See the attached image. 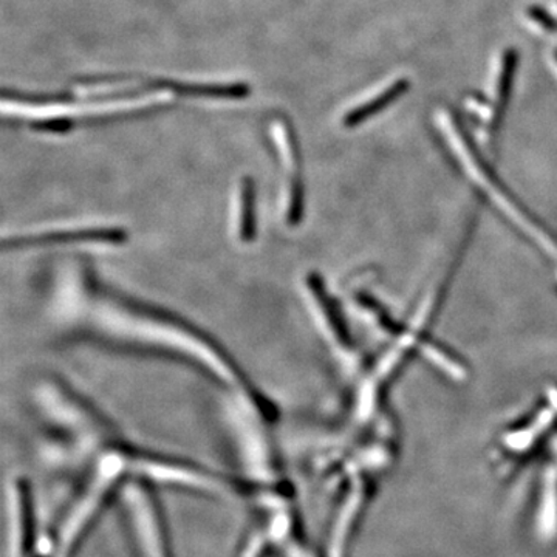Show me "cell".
Returning <instances> with one entry per match:
<instances>
[{
    "label": "cell",
    "instance_id": "2",
    "mask_svg": "<svg viewBox=\"0 0 557 557\" xmlns=\"http://www.w3.org/2000/svg\"><path fill=\"white\" fill-rule=\"evenodd\" d=\"M126 230L119 226H65V228H51L35 231V233L17 234L5 248H35L49 247V245L72 244H123L126 242Z\"/></svg>",
    "mask_w": 557,
    "mask_h": 557
},
{
    "label": "cell",
    "instance_id": "3",
    "mask_svg": "<svg viewBox=\"0 0 557 557\" xmlns=\"http://www.w3.org/2000/svg\"><path fill=\"white\" fill-rule=\"evenodd\" d=\"M531 534L541 547H557V468L549 467L531 497Z\"/></svg>",
    "mask_w": 557,
    "mask_h": 557
},
{
    "label": "cell",
    "instance_id": "4",
    "mask_svg": "<svg viewBox=\"0 0 557 557\" xmlns=\"http://www.w3.org/2000/svg\"><path fill=\"white\" fill-rule=\"evenodd\" d=\"M258 201H256V185L249 177L240 180L237 189V239L242 244H251L258 234Z\"/></svg>",
    "mask_w": 557,
    "mask_h": 557
},
{
    "label": "cell",
    "instance_id": "1",
    "mask_svg": "<svg viewBox=\"0 0 557 557\" xmlns=\"http://www.w3.org/2000/svg\"><path fill=\"white\" fill-rule=\"evenodd\" d=\"M278 159L284 172V212L288 225H299L304 214V183L300 178L299 146L285 121L273 124Z\"/></svg>",
    "mask_w": 557,
    "mask_h": 557
}]
</instances>
